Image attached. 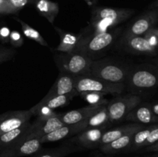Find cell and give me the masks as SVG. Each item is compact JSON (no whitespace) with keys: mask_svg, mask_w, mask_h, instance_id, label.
<instances>
[{"mask_svg":"<svg viewBox=\"0 0 158 157\" xmlns=\"http://www.w3.org/2000/svg\"><path fill=\"white\" fill-rule=\"evenodd\" d=\"M135 13L132 9L94 7L91 12L90 26L92 33L109 32L117 25L126 21Z\"/></svg>","mask_w":158,"mask_h":157,"instance_id":"6da1fadb","label":"cell"},{"mask_svg":"<svg viewBox=\"0 0 158 157\" xmlns=\"http://www.w3.org/2000/svg\"><path fill=\"white\" fill-rule=\"evenodd\" d=\"M60 73L72 76L89 75L93 60L86 55L76 52H60L54 56Z\"/></svg>","mask_w":158,"mask_h":157,"instance_id":"7a4b0ae2","label":"cell"},{"mask_svg":"<svg viewBox=\"0 0 158 157\" xmlns=\"http://www.w3.org/2000/svg\"><path fill=\"white\" fill-rule=\"evenodd\" d=\"M118 35V31L110 30L101 33H91L86 36L83 35L77 52L95 60L112 46Z\"/></svg>","mask_w":158,"mask_h":157,"instance_id":"3957f363","label":"cell"},{"mask_svg":"<svg viewBox=\"0 0 158 157\" xmlns=\"http://www.w3.org/2000/svg\"><path fill=\"white\" fill-rule=\"evenodd\" d=\"M130 72L127 68L113 61L93 60L89 75L109 83H124Z\"/></svg>","mask_w":158,"mask_h":157,"instance_id":"277c9868","label":"cell"},{"mask_svg":"<svg viewBox=\"0 0 158 157\" xmlns=\"http://www.w3.org/2000/svg\"><path fill=\"white\" fill-rule=\"evenodd\" d=\"M74 88L78 93L83 92H97L106 94H120L125 89L124 83H113L91 75L76 76Z\"/></svg>","mask_w":158,"mask_h":157,"instance_id":"5b68a950","label":"cell"},{"mask_svg":"<svg viewBox=\"0 0 158 157\" xmlns=\"http://www.w3.org/2000/svg\"><path fill=\"white\" fill-rule=\"evenodd\" d=\"M140 97L135 95L114 98L106 105L110 122L117 123L124 119L131 110L140 104Z\"/></svg>","mask_w":158,"mask_h":157,"instance_id":"8992f818","label":"cell"},{"mask_svg":"<svg viewBox=\"0 0 158 157\" xmlns=\"http://www.w3.org/2000/svg\"><path fill=\"white\" fill-rule=\"evenodd\" d=\"M63 125L64 123L60 118V114L46 119L37 118L33 123H31L26 139H41L43 136L53 132Z\"/></svg>","mask_w":158,"mask_h":157,"instance_id":"52a82bcc","label":"cell"},{"mask_svg":"<svg viewBox=\"0 0 158 157\" xmlns=\"http://www.w3.org/2000/svg\"><path fill=\"white\" fill-rule=\"evenodd\" d=\"M33 116L30 109L8 112L0 115V135L17 129L30 121Z\"/></svg>","mask_w":158,"mask_h":157,"instance_id":"ba28073f","label":"cell"},{"mask_svg":"<svg viewBox=\"0 0 158 157\" xmlns=\"http://www.w3.org/2000/svg\"><path fill=\"white\" fill-rule=\"evenodd\" d=\"M158 21V11L151 10L142 14L127 29L123 36H143L154 28Z\"/></svg>","mask_w":158,"mask_h":157,"instance_id":"9c48e42d","label":"cell"},{"mask_svg":"<svg viewBox=\"0 0 158 157\" xmlns=\"http://www.w3.org/2000/svg\"><path fill=\"white\" fill-rule=\"evenodd\" d=\"M40 139L23 140L0 152V157H21L35 154L41 150Z\"/></svg>","mask_w":158,"mask_h":157,"instance_id":"30bf717a","label":"cell"},{"mask_svg":"<svg viewBox=\"0 0 158 157\" xmlns=\"http://www.w3.org/2000/svg\"><path fill=\"white\" fill-rule=\"evenodd\" d=\"M106 126L97 128H87L69 139V143L86 149H94L100 146V142Z\"/></svg>","mask_w":158,"mask_h":157,"instance_id":"8fae6325","label":"cell"},{"mask_svg":"<svg viewBox=\"0 0 158 157\" xmlns=\"http://www.w3.org/2000/svg\"><path fill=\"white\" fill-rule=\"evenodd\" d=\"M121 44L125 50L134 54L155 55L157 52V48L143 36H123Z\"/></svg>","mask_w":158,"mask_h":157,"instance_id":"7c38bea8","label":"cell"},{"mask_svg":"<svg viewBox=\"0 0 158 157\" xmlns=\"http://www.w3.org/2000/svg\"><path fill=\"white\" fill-rule=\"evenodd\" d=\"M131 87L137 89H148L158 84V77L151 71L136 69L131 72L127 78Z\"/></svg>","mask_w":158,"mask_h":157,"instance_id":"4fadbf2b","label":"cell"},{"mask_svg":"<svg viewBox=\"0 0 158 157\" xmlns=\"http://www.w3.org/2000/svg\"><path fill=\"white\" fill-rule=\"evenodd\" d=\"M87 129L86 122L83 121L80 123H75V124L70 125H63L59 129H56L53 132L44 135L40 139L41 143H52V142H57L59 140H62L69 135H75L81 132L82 131Z\"/></svg>","mask_w":158,"mask_h":157,"instance_id":"5bb4252c","label":"cell"},{"mask_svg":"<svg viewBox=\"0 0 158 157\" xmlns=\"http://www.w3.org/2000/svg\"><path fill=\"white\" fill-rule=\"evenodd\" d=\"M143 128V125H139L137 127L134 128L132 130L129 131L122 135L120 138L117 139L114 141L111 142V143H107L106 145L100 146V149L102 152L106 155H111V154L118 153V152H122V151H127L129 147L131 146V143H132L133 138L134 136V134Z\"/></svg>","mask_w":158,"mask_h":157,"instance_id":"9a60e30c","label":"cell"},{"mask_svg":"<svg viewBox=\"0 0 158 157\" xmlns=\"http://www.w3.org/2000/svg\"><path fill=\"white\" fill-rule=\"evenodd\" d=\"M55 29L60 35V42L56 50L60 52H77L79 45L81 42L83 35H76L74 33L66 32L60 28L55 26Z\"/></svg>","mask_w":158,"mask_h":157,"instance_id":"2e32d148","label":"cell"},{"mask_svg":"<svg viewBox=\"0 0 158 157\" xmlns=\"http://www.w3.org/2000/svg\"><path fill=\"white\" fill-rule=\"evenodd\" d=\"M30 126L29 121L17 129L0 135V152L19 142L26 140Z\"/></svg>","mask_w":158,"mask_h":157,"instance_id":"e0dca14e","label":"cell"},{"mask_svg":"<svg viewBox=\"0 0 158 157\" xmlns=\"http://www.w3.org/2000/svg\"><path fill=\"white\" fill-rule=\"evenodd\" d=\"M124 119L138 124H150L158 122V116L154 115L149 104H140L127 114Z\"/></svg>","mask_w":158,"mask_h":157,"instance_id":"ac0fdd59","label":"cell"},{"mask_svg":"<svg viewBox=\"0 0 158 157\" xmlns=\"http://www.w3.org/2000/svg\"><path fill=\"white\" fill-rule=\"evenodd\" d=\"M103 106H88L86 107L76 109L73 110L69 111L66 113L60 114V118L64 125L75 124V123H78L86 120L88 117L95 113Z\"/></svg>","mask_w":158,"mask_h":157,"instance_id":"d6986e66","label":"cell"},{"mask_svg":"<svg viewBox=\"0 0 158 157\" xmlns=\"http://www.w3.org/2000/svg\"><path fill=\"white\" fill-rule=\"evenodd\" d=\"M74 80L75 77L66 74H59L52 88L46 95V97L55 96V95H66L75 90L74 88Z\"/></svg>","mask_w":158,"mask_h":157,"instance_id":"ffe728a7","label":"cell"},{"mask_svg":"<svg viewBox=\"0 0 158 157\" xmlns=\"http://www.w3.org/2000/svg\"><path fill=\"white\" fill-rule=\"evenodd\" d=\"M32 5L40 15L46 18L49 23L53 24L60 12L58 3L51 0H35Z\"/></svg>","mask_w":158,"mask_h":157,"instance_id":"44dd1931","label":"cell"},{"mask_svg":"<svg viewBox=\"0 0 158 157\" xmlns=\"http://www.w3.org/2000/svg\"><path fill=\"white\" fill-rule=\"evenodd\" d=\"M79 93L76 90L69 92V93L66 94V95H55V96L46 97L45 96L38 105L40 106H45L49 109L54 110L57 108L62 107L66 105H68L69 102L73 99L75 96L78 95Z\"/></svg>","mask_w":158,"mask_h":157,"instance_id":"7402d4cb","label":"cell"},{"mask_svg":"<svg viewBox=\"0 0 158 157\" xmlns=\"http://www.w3.org/2000/svg\"><path fill=\"white\" fill-rule=\"evenodd\" d=\"M81 149H83L82 147L67 143L54 149L39 151L34 157H65Z\"/></svg>","mask_w":158,"mask_h":157,"instance_id":"603a6c76","label":"cell"},{"mask_svg":"<svg viewBox=\"0 0 158 157\" xmlns=\"http://www.w3.org/2000/svg\"><path fill=\"white\" fill-rule=\"evenodd\" d=\"M140 124L133 123H131V124L120 126V127L114 128V129H110V130H106L103 132V135H102L99 147L103 146V145L107 144V143H111V142L114 141V140H116L117 139L120 138V137H121L122 135L126 134L127 132H128L129 131L132 130L134 128L137 127Z\"/></svg>","mask_w":158,"mask_h":157,"instance_id":"cb8c5ba5","label":"cell"},{"mask_svg":"<svg viewBox=\"0 0 158 157\" xmlns=\"http://www.w3.org/2000/svg\"><path fill=\"white\" fill-rule=\"evenodd\" d=\"M87 128H97L106 126L110 122L106 106H103L100 109L88 117L85 120Z\"/></svg>","mask_w":158,"mask_h":157,"instance_id":"d4e9b609","label":"cell"},{"mask_svg":"<svg viewBox=\"0 0 158 157\" xmlns=\"http://www.w3.org/2000/svg\"><path fill=\"white\" fill-rule=\"evenodd\" d=\"M15 19L21 25L22 30H23V34H24L25 36L27 37L28 38H30V39L36 42L37 43H39V44L41 45V46H45V47H49V45H48L47 42L44 39L43 35H42L36 29L32 28V26L28 25L27 23L25 22L24 21H23V20L20 19V18H15Z\"/></svg>","mask_w":158,"mask_h":157,"instance_id":"484cf974","label":"cell"},{"mask_svg":"<svg viewBox=\"0 0 158 157\" xmlns=\"http://www.w3.org/2000/svg\"><path fill=\"white\" fill-rule=\"evenodd\" d=\"M79 95L83 97V99L89 103V106H106L108 104V100L104 98V94L97 92H83Z\"/></svg>","mask_w":158,"mask_h":157,"instance_id":"4316f807","label":"cell"},{"mask_svg":"<svg viewBox=\"0 0 158 157\" xmlns=\"http://www.w3.org/2000/svg\"><path fill=\"white\" fill-rule=\"evenodd\" d=\"M16 54V51L12 48L0 46V64L7 62L13 58Z\"/></svg>","mask_w":158,"mask_h":157,"instance_id":"83f0119b","label":"cell"},{"mask_svg":"<svg viewBox=\"0 0 158 157\" xmlns=\"http://www.w3.org/2000/svg\"><path fill=\"white\" fill-rule=\"evenodd\" d=\"M9 43L14 48H19L24 44V38L18 31L12 30L9 35Z\"/></svg>","mask_w":158,"mask_h":157,"instance_id":"f1b7e54d","label":"cell"},{"mask_svg":"<svg viewBox=\"0 0 158 157\" xmlns=\"http://www.w3.org/2000/svg\"><path fill=\"white\" fill-rule=\"evenodd\" d=\"M158 142V125H154L152 129L150 132L146 141L144 142L143 145V148L148 147V146H151L154 143Z\"/></svg>","mask_w":158,"mask_h":157,"instance_id":"f546056e","label":"cell"},{"mask_svg":"<svg viewBox=\"0 0 158 157\" xmlns=\"http://www.w3.org/2000/svg\"><path fill=\"white\" fill-rule=\"evenodd\" d=\"M17 13L18 12L12 8L10 0H0V14L10 15Z\"/></svg>","mask_w":158,"mask_h":157,"instance_id":"4dcf8cb0","label":"cell"},{"mask_svg":"<svg viewBox=\"0 0 158 157\" xmlns=\"http://www.w3.org/2000/svg\"><path fill=\"white\" fill-rule=\"evenodd\" d=\"M11 31L7 26H2L0 29V40L3 43L9 42V35H10Z\"/></svg>","mask_w":158,"mask_h":157,"instance_id":"1f68e13d","label":"cell"},{"mask_svg":"<svg viewBox=\"0 0 158 157\" xmlns=\"http://www.w3.org/2000/svg\"><path fill=\"white\" fill-rule=\"evenodd\" d=\"M143 36L145 37V38H146L149 41V42L152 45V46L158 48V38L157 37H156V36H154V35H151V34H148V33L144 34Z\"/></svg>","mask_w":158,"mask_h":157,"instance_id":"d6a6232c","label":"cell"},{"mask_svg":"<svg viewBox=\"0 0 158 157\" xmlns=\"http://www.w3.org/2000/svg\"><path fill=\"white\" fill-rule=\"evenodd\" d=\"M145 152H158V142L151 145V146L145 147Z\"/></svg>","mask_w":158,"mask_h":157,"instance_id":"836d02e7","label":"cell"},{"mask_svg":"<svg viewBox=\"0 0 158 157\" xmlns=\"http://www.w3.org/2000/svg\"><path fill=\"white\" fill-rule=\"evenodd\" d=\"M151 110L154 112V115L158 116V103H154V104H149Z\"/></svg>","mask_w":158,"mask_h":157,"instance_id":"e575fe53","label":"cell"},{"mask_svg":"<svg viewBox=\"0 0 158 157\" xmlns=\"http://www.w3.org/2000/svg\"><path fill=\"white\" fill-rule=\"evenodd\" d=\"M147 33L151 34V35H154V36L157 37V38H158V29H157V28H152V29H150V30L148 31ZM145 34H146V33H145Z\"/></svg>","mask_w":158,"mask_h":157,"instance_id":"d590c367","label":"cell"},{"mask_svg":"<svg viewBox=\"0 0 158 157\" xmlns=\"http://www.w3.org/2000/svg\"><path fill=\"white\" fill-rule=\"evenodd\" d=\"M83 1L89 6H94L97 2V0H83Z\"/></svg>","mask_w":158,"mask_h":157,"instance_id":"8d00e7d4","label":"cell"},{"mask_svg":"<svg viewBox=\"0 0 158 157\" xmlns=\"http://www.w3.org/2000/svg\"><path fill=\"white\" fill-rule=\"evenodd\" d=\"M147 157H158V153L154 154V155H150V156H147Z\"/></svg>","mask_w":158,"mask_h":157,"instance_id":"74e56055","label":"cell"},{"mask_svg":"<svg viewBox=\"0 0 158 157\" xmlns=\"http://www.w3.org/2000/svg\"><path fill=\"white\" fill-rule=\"evenodd\" d=\"M97 157H114V156H111V155H103V156H97Z\"/></svg>","mask_w":158,"mask_h":157,"instance_id":"f35d334b","label":"cell"},{"mask_svg":"<svg viewBox=\"0 0 158 157\" xmlns=\"http://www.w3.org/2000/svg\"><path fill=\"white\" fill-rule=\"evenodd\" d=\"M156 6H157V8L158 9V0H157V3H156Z\"/></svg>","mask_w":158,"mask_h":157,"instance_id":"ab89813d","label":"cell"},{"mask_svg":"<svg viewBox=\"0 0 158 157\" xmlns=\"http://www.w3.org/2000/svg\"><path fill=\"white\" fill-rule=\"evenodd\" d=\"M156 63H157V66H158V59L157 60V61H156Z\"/></svg>","mask_w":158,"mask_h":157,"instance_id":"60d3db41","label":"cell"},{"mask_svg":"<svg viewBox=\"0 0 158 157\" xmlns=\"http://www.w3.org/2000/svg\"><path fill=\"white\" fill-rule=\"evenodd\" d=\"M32 1H35V0H32Z\"/></svg>","mask_w":158,"mask_h":157,"instance_id":"b9f144b4","label":"cell"}]
</instances>
